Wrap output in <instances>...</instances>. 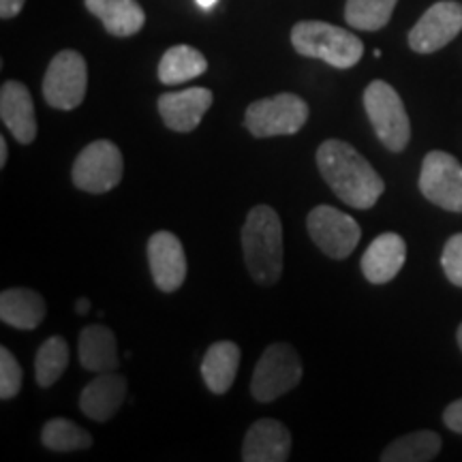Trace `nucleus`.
<instances>
[{
  "instance_id": "5701e85b",
  "label": "nucleus",
  "mask_w": 462,
  "mask_h": 462,
  "mask_svg": "<svg viewBox=\"0 0 462 462\" xmlns=\"http://www.w3.org/2000/svg\"><path fill=\"white\" fill-rule=\"evenodd\" d=\"M441 452V437L432 430H415L398 437L381 454L383 462H426Z\"/></svg>"
},
{
  "instance_id": "f03ea898",
  "label": "nucleus",
  "mask_w": 462,
  "mask_h": 462,
  "mask_svg": "<svg viewBox=\"0 0 462 462\" xmlns=\"http://www.w3.org/2000/svg\"><path fill=\"white\" fill-rule=\"evenodd\" d=\"M242 251L253 281L273 287L282 274V225L274 208L255 206L242 227Z\"/></svg>"
},
{
  "instance_id": "f8f14e48",
  "label": "nucleus",
  "mask_w": 462,
  "mask_h": 462,
  "mask_svg": "<svg viewBox=\"0 0 462 462\" xmlns=\"http://www.w3.org/2000/svg\"><path fill=\"white\" fill-rule=\"evenodd\" d=\"M148 263L154 285L165 293L180 289L187 279V257H184L182 242L171 231H157L150 236Z\"/></svg>"
},
{
  "instance_id": "6ab92c4d",
  "label": "nucleus",
  "mask_w": 462,
  "mask_h": 462,
  "mask_svg": "<svg viewBox=\"0 0 462 462\" xmlns=\"http://www.w3.org/2000/svg\"><path fill=\"white\" fill-rule=\"evenodd\" d=\"M86 9L97 15L114 37H131L146 24V14L135 0H84Z\"/></svg>"
},
{
  "instance_id": "393cba45",
  "label": "nucleus",
  "mask_w": 462,
  "mask_h": 462,
  "mask_svg": "<svg viewBox=\"0 0 462 462\" xmlns=\"http://www.w3.org/2000/svg\"><path fill=\"white\" fill-rule=\"evenodd\" d=\"M69 364V345L65 338L51 337L39 346L34 357V374L42 388H51L62 377Z\"/></svg>"
},
{
  "instance_id": "b1692460",
  "label": "nucleus",
  "mask_w": 462,
  "mask_h": 462,
  "mask_svg": "<svg viewBox=\"0 0 462 462\" xmlns=\"http://www.w3.org/2000/svg\"><path fill=\"white\" fill-rule=\"evenodd\" d=\"M42 441L51 452H78L92 446L90 432L65 418L50 420L42 430Z\"/></svg>"
},
{
  "instance_id": "aec40b11",
  "label": "nucleus",
  "mask_w": 462,
  "mask_h": 462,
  "mask_svg": "<svg viewBox=\"0 0 462 462\" xmlns=\"http://www.w3.org/2000/svg\"><path fill=\"white\" fill-rule=\"evenodd\" d=\"M79 362L86 371L112 373L118 368V345L106 326H86L79 334Z\"/></svg>"
},
{
  "instance_id": "423d86ee",
  "label": "nucleus",
  "mask_w": 462,
  "mask_h": 462,
  "mask_svg": "<svg viewBox=\"0 0 462 462\" xmlns=\"http://www.w3.org/2000/svg\"><path fill=\"white\" fill-rule=\"evenodd\" d=\"M123 152L114 142L99 140L86 146L73 163V184L86 193L101 195L116 189L123 180Z\"/></svg>"
},
{
  "instance_id": "2eb2a0df",
  "label": "nucleus",
  "mask_w": 462,
  "mask_h": 462,
  "mask_svg": "<svg viewBox=\"0 0 462 462\" xmlns=\"http://www.w3.org/2000/svg\"><path fill=\"white\" fill-rule=\"evenodd\" d=\"M0 118L11 135L20 143H32L37 137V116L28 88L22 82L9 79L0 90Z\"/></svg>"
},
{
  "instance_id": "7c9ffc66",
  "label": "nucleus",
  "mask_w": 462,
  "mask_h": 462,
  "mask_svg": "<svg viewBox=\"0 0 462 462\" xmlns=\"http://www.w3.org/2000/svg\"><path fill=\"white\" fill-rule=\"evenodd\" d=\"M7 157H9V146L5 137H0V167L7 165Z\"/></svg>"
},
{
  "instance_id": "20e7f679",
  "label": "nucleus",
  "mask_w": 462,
  "mask_h": 462,
  "mask_svg": "<svg viewBox=\"0 0 462 462\" xmlns=\"http://www.w3.org/2000/svg\"><path fill=\"white\" fill-rule=\"evenodd\" d=\"M364 107L379 142L392 152H402L411 140V125L401 95L383 79H374L364 90Z\"/></svg>"
},
{
  "instance_id": "9d476101",
  "label": "nucleus",
  "mask_w": 462,
  "mask_h": 462,
  "mask_svg": "<svg viewBox=\"0 0 462 462\" xmlns=\"http://www.w3.org/2000/svg\"><path fill=\"white\" fill-rule=\"evenodd\" d=\"M420 190L430 204L448 212H462V165L443 150L424 157L420 171Z\"/></svg>"
},
{
  "instance_id": "cd10ccee",
  "label": "nucleus",
  "mask_w": 462,
  "mask_h": 462,
  "mask_svg": "<svg viewBox=\"0 0 462 462\" xmlns=\"http://www.w3.org/2000/svg\"><path fill=\"white\" fill-rule=\"evenodd\" d=\"M441 265L448 281L456 287H462V234H456L446 242L441 255Z\"/></svg>"
},
{
  "instance_id": "dca6fc26",
  "label": "nucleus",
  "mask_w": 462,
  "mask_h": 462,
  "mask_svg": "<svg viewBox=\"0 0 462 462\" xmlns=\"http://www.w3.org/2000/svg\"><path fill=\"white\" fill-rule=\"evenodd\" d=\"M407 259V245L394 231H385L368 245L362 255V274L373 285L390 282L401 273Z\"/></svg>"
},
{
  "instance_id": "4be33fe9",
  "label": "nucleus",
  "mask_w": 462,
  "mask_h": 462,
  "mask_svg": "<svg viewBox=\"0 0 462 462\" xmlns=\"http://www.w3.org/2000/svg\"><path fill=\"white\" fill-rule=\"evenodd\" d=\"M208 69L206 56L190 45H173L159 62V79L167 86H176L199 78Z\"/></svg>"
},
{
  "instance_id": "c85d7f7f",
  "label": "nucleus",
  "mask_w": 462,
  "mask_h": 462,
  "mask_svg": "<svg viewBox=\"0 0 462 462\" xmlns=\"http://www.w3.org/2000/svg\"><path fill=\"white\" fill-rule=\"evenodd\" d=\"M443 421H446L449 430L462 435V398L460 401H454L446 411H443Z\"/></svg>"
},
{
  "instance_id": "a211bd4d",
  "label": "nucleus",
  "mask_w": 462,
  "mask_h": 462,
  "mask_svg": "<svg viewBox=\"0 0 462 462\" xmlns=\"http://www.w3.org/2000/svg\"><path fill=\"white\" fill-rule=\"evenodd\" d=\"M0 319L17 330H34L45 319V300L32 289H5L0 296Z\"/></svg>"
},
{
  "instance_id": "39448f33",
  "label": "nucleus",
  "mask_w": 462,
  "mask_h": 462,
  "mask_svg": "<svg viewBox=\"0 0 462 462\" xmlns=\"http://www.w3.org/2000/svg\"><path fill=\"white\" fill-rule=\"evenodd\" d=\"M302 379L298 351L287 343H274L259 357L251 379V394L257 402H273L291 392Z\"/></svg>"
},
{
  "instance_id": "a878e982",
  "label": "nucleus",
  "mask_w": 462,
  "mask_h": 462,
  "mask_svg": "<svg viewBox=\"0 0 462 462\" xmlns=\"http://www.w3.org/2000/svg\"><path fill=\"white\" fill-rule=\"evenodd\" d=\"M398 0H346L345 20L357 31H379L390 22Z\"/></svg>"
},
{
  "instance_id": "2f4dec72",
  "label": "nucleus",
  "mask_w": 462,
  "mask_h": 462,
  "mask_svg": "<svg viewBox=\"0 0 462 462\" xmlns=\"http://www.w3.org/2000/svg\"><path fill=\"white\" fill-rule=\"evenodd\" d=\"M75 310H78L79 315H86L90 310V300H86V298H82V300H78V302H75Z\"/></svg>"
},
{
  "instance_id": "c756f323",
  "label": "nucleus",
  "mask_w": 462,
  "mask_h": 462,
  "mask_svg": "<svg viewBox=\"0 0 462 462\" xmlns=\"http://www.w3.org/2000/svg\"><path fill=\"white\" fill-rule=\"evenodd\" d=\"M24 3L26 0H0V17H3V20H11V17L20 14Z\"/></svg>"
},
{
  "instance_id": "4468645a",
  "label": "nucleus",
  "mask_w": 462,
  "mask_h": 462,
  "mask_svg": "<svg viewBox=\"0 0 462 462\" xmlns=\"http://www.w3.org/2000/svg\"><path fill=\"white\" fill-rule=\"evenodd\" d=\"M291 452V432L279 420L263 418L251 426L242 446L245 462H285Z\"/></svg>"
},
{
  "instance_id": "72a5a7b5",
  "label": "nucleus",
  "mask_w": 462,
  "mask_h": 462,
  "mask_svg": "<svg viewBox=\"0 0 462 462\" xmlns=\"http://www.w3.org/2000/svg\"><path fill=\"white\" fill-rule=\"evenodd\" d=\"M456 338H458V345H460V349H462V323L458 326V334H456Z\"/></svg>"
},
{
  "instance_id": "6e6552de",
  "label": "nucleus",
  "mask_w": 462,
  "mask_h": 462,
  "mask_svg": "<svg viewBox=\"0 0 462 462\" xmlns=\"http://www.w3.org/2000/svg\"><path fill=\"white\" fill-rule=\"evenodd\" d=\"M86 88H88V67H86L82 54L65 50L51 58L42 84L43 97L50 107L69 112V109L82 106Z\"/></svg>"
},
{
  "instance_id": "bb28decb",
  "label": "nucleus",
  "mask_w": 462,
  "mask_h": 462,
  "mask_svg": "<svg viewBox=\"0 0 462 462\" xmlns=\"http://www.w3.org/2000/svg\"><path fill=\"white\" fill-rule=\"evenodd\" d=\"M22 366L15 360V356L11 354L7 346L0 349V398L9 401V398L17 396V392L22 390Z\"/></svg>"
},
{
  "instance_id": "9b49d317",
  "label": "nucleus",
  "mask_w": 462,
  "mask_h": 462,
  "mask_svg": "<svg viewBox=\"0 0 462 462\" xmlns=\"http://www.w3.org/2000/svg\"><path fill=\"white\" fill-rule=\"evenodd\" d=\"M462 31V5L454 0H441L420 17L409 32V48L418 54H432L446 48Z\"/></svg>"
},
{
  "instance_id": "412c9836",
  "label": "nucleus",
  "mask_w": 462,
  "mask_h": 462,
  "mask_svg": "<svg viewBox=\"0 0 462 462\" xmlns=\"http://www.w3.org/2000/svg\"><path fill=\"white\" fill-rule=\"evenodd\" d=\"M240 356V346L231 340H218V343L210 345L204 360H201V377H204L208 390L215 392V394H225L234 385Z\"/></svg>"
},
{
  "instance_id": "f3484780",
  "label": "nucleus",
  "mask_w": 462,
  "mask_h": 462,
  "mask_svg": "<svg viewBox=\"0 0 462 462\" xmlns=\"http://www.w3.org/2000/svg\"><path fill=\"white\" fill-rule=\"evenodd\" d=\"M126 379L116 371L99 373V377L90 381L79 396V409L95 421H107L123 407L126 398Z\"/></svg>"
},
{
  "instance_id": "473e14b6",
  "label": "nucleus",
  "mask_w": 462,
  "mask_h": 462,
  "mask_svg": "<svg viewBox=\"0 0 462 462\" xmlns=\"http://www.w3.org/2000/svg\"><path fill=\"white\" fill-rule=\"evenodd\" d=\"M217 3H218V0H198V5L201 9H212Z\"/></svg>"
},
{
  "instance_id": "7ed1b4c3",
  "label": "nucleus",
  "mask_w": 462,
  "mask_h": 462,
  "mask_svg": "<svg viewBox=\"0 0 462 462\" xmlns=\"http://www.w3.org/2000/svg\"><path fill=\"white\" fill-rule=\"evenodd\" d=\"M293 50L337 69H351L364 56V43L354 32L328 22H298L291 31Z\"/></svg>"
},
{
  "instance_id": "0eeeda50",
  "label": "nucleus",
  "mask_w": 462,
  "mask_h": 462,
  "mask_svg": "<svg viewBox=\"0 0 462 462\" xmlns=\"http://www.w3.org/2000/svg\"><path fill=\"white\" fill-rule=\"evenodd\" d=\"M309 106L291 92H281L273 99H259L246 109V129L255 137L293 135L309 120Z\"/></svg>"
},
{
  "instance_id": "f257e3e1",
  "label": "nucleus",
  "mask_w": 462,
  "mask_h": 462,
  "mask_svg": "<svg viewBox=\"0 0 462 462\" xmlns=\"http://www.w3.org/2000/svg\"><path fill=\"white\" fill-rule=\"evenodd\" d=\"M317 167L334 195L357 210L373 208L385 190V182L374 167L346 142H323L317 148Z\"/></svg>"
},
{
  "instance_id": "ddd939ff",
  "label": "nucleus",
  "mask_w": 462,
  "mask_h": 462,
  "mask_svg": "<svg viewBox=\"0 0 462 462\" xmlns=\"http://www.w3.org/2000/svg\"><path fill=\"white\" fill-rule=\"evenodd\" d=\"M212 101H215V97L208 88L167 92V95L159 97V114L167 129L176 133H190L198 129Z\"/></svg>"
},
{
  "instance_id": "1a4fd4ad",
  "label": "nucleus",
  "mask_w": 462,
  "mask_h": 462,
  "mask_svg": "<svg viewBox=\"0 0 462 462\" xmlns=\"http://www.w3.org/2000/svg\"><path fill=\"white\" fill-rule=\"evenodd\" d=\"M306 229L317 248L330 259H346L362 238L356 218L332 206L313 208L306 217Z\"/></svg>"
}]
</instances>
